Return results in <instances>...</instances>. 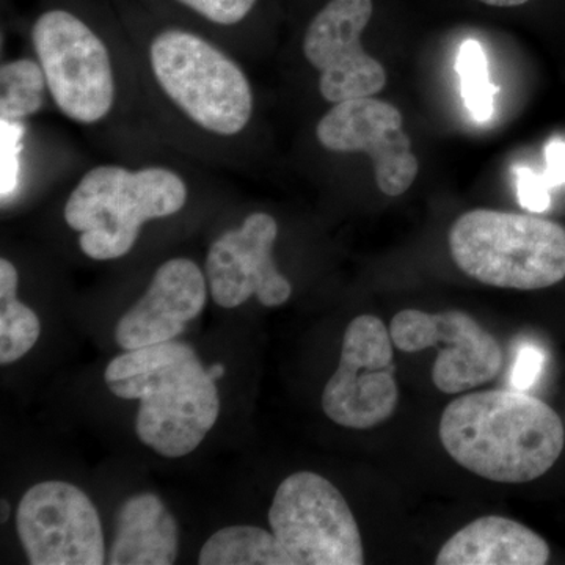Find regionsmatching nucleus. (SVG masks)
<instances>
[{
  "instance_id": "f257e3e1",
  "label": "nucleus",
  "mask_w": 565,
  "mask_h": 565,
  "mask_svg": "<svg viewBox=\"0 0 565 565\" xmlns=\"http://www.w3.org/2000/svg\"><path fill=\"white\" fill-rule=\"evenodd\" d=\"M441 445L471 473L523 484L545 475L564 449V424L550 405L519 390L457 397L441 415Z\"/></svg>"
},
{
  "instance_id": "f03ea898",
  "label": "nucleus",
  "mask_w": 565,
  "mask_h": 565,
  "mask_svg": "<svg viewBox=\"0 0 565 565\" xmlns=\"http://www.w3.org/2000/svg\"><path fill=\"white\" fill-rule=\"evenodd\" d=\"M104 379L115 396L140 401L136 433L169 459L195 451L221 414L214 379L180 341L126 351L107 364Z\"/></svg>"
},
{
  "instance_id": "7ed1b4c3",
  "label": "nucleus",
  "mask_w": 565,
  "mask_h": 565,
  "mask_svg": "<svg viewBox=\"0 0 565 565\" xmlns=\"http://www.w3.org/2000/svg\"><path fill=\"white\" fill-rule=\"evenodd\" d=\"M188 184L167 167H93L66 200L65 222L79 233L84 255L96 262L122 258L139 239L141 226L172 217L188 203Z\"/></svg>"
},
{
  "instance_id": "20e7f679",
  "label": "nucleus",
  "mask_w": 565,
  "mask_h": 565,
  "mask_svg": "<svg viewBox=\"0 0 565 565\" xmlns=\"http://www.w3.org/2000/svg\"><path fill=\"white\" fill-rule=\"evenodd\" d=\"M148 65L159 90L195 128L233 139L248 128L255 93L232 55L199 33L166 29L148 46Z\"/></svg>"
},
{
  "instance_id": "39448f33",
  "label": "nucleus",
  "mask_w": 565,
  "mask_h": 565,
  "mask_svg": "<svg viewBox=\"0 0 565 565\" xmlns=\"http://www.w3.org/2000/svg\"><path fill=\"white\" fill-rule=\"evenodd\" d=\"M449 250L463 274L494 288L534 291L565 278V228L514 212H465L449 230Z\"/></svg>"
},
{
  "instance_id": "423d86ee",
  "label": "nucleus",
  "mask_w": 565,
  "mask_h": 565,
  "mask_svg": "<svg viewBox=\"0 0 565 565\" xmlns=\"http://www.w3.org/2000/svg\"><path fill=\"white\" fill-rule=\"evenodd\" d=\"M31 39L57 109L82 126L106 120L117 103V77L102 36L71 11L55 9L40 14Z\"/></svg>"
},
{
  "instance_id": "0eeeda50",
  "label": "nucleus",
  "mask_w": 565,
  "mask_h": 565,
  "mask_svg": "<svg viewBox=\"0 0 565 565\" xmlns=\"http://www.w3.org/2000/svg\"><path fill=\"white\" fill-rule=\"evenodd\" d=\"M292 565H362L363 542L343 493L313 471L288 476L269 509Z\"/></svg>"
},
{
  "instance_id": "6e6552de",
  "label": "nucleus",
  "mask_w": 565,
  "mask_h": 565,
  "mask_svg": "<svg viewBox=\"0 0 565 565\" xmlns=\"http://www.w3.org/2000/svg\"><path fill=\"white\" fill-rule=\"evenodd\" d=\"M394 373V343L385 323L359 316L345 329L340 364L323 388V414L348 429L385 423L399 401Z\"/></svg>"
},
{
  "instance_id": "1a4fd4ad",
  "label": "nucleus",
  "mask_w": 565,
  "mask_h": 565,
  "mask_svg": "<svg viewBox=\"0 0 565 565\" xmlns=\"http://www.w3.org/2000/svg\"><path fill=\"white\" fill-rule=\"evenodd\" d=\"M17 530L32 565H102V520L79 487L63 481L31 487L17 511Z\"/></svg>"
},
{
  "instance_id": "9d476101",
  "label": "nucleus",
  "mask_w": 565,
  "mask_h": 565,
  "mask_svg": "<svg viewBox=\"0 0 565 565\" xmlns=\"http://www.w3.org/2000/svg\"><path fill=\"white\" fill-rule=\"evenodd\" d=\"M390 334L403 352L438 348L433 381L446 394H459L493 381L503 366V352L492 333L470 315L451 310L424 313L404 310L394 316Z\"/></svg>"
},
{
  "instance_id": "9b49d317",
  "label": "nucleus",
  "mask_w": 565,
  "mask_h": 565,
  "mask_svg": "<svg viewBox=\"0 0 565 565\" xmlns=\"http://www.w3.org/2000/svg\"><path fill=\"white\" fill-rule=\"evenodd\" d=\"M373 18V0H330L303 39L305 58L319 71V92L338 104L384 90L386 71L362 46Z\"/></svg>"
},
{
  "instance_id": "f8f14e48",
  "label": "nucleus",
  "mask_w": 565,
  "mask_h": 565,
  "mask_svg": "<svg viewBox=\"0 0 565 565\" xmlns=\"http://www.w3.org/2000/svg\"><path fill=\"white\" fill-rule=\"evenodd\" d=\"M316 136L332 152H366L385 195H404L418 177L419 162L404 132L403 114L393 104L373 96L333 104L319 120Z\"/></svg>"
},
{
  "instance_id": "ddd939ff",
  "label": "nucleus",
  "mask_w": 565,
  "mask_h": 565,
  "mask_svg": "<svg viewBox=\"0 0 565 565\" xmlns=\"http://www.w3.org/2000/svg\"><path fill=\"white\" fill-rule=\"evenodd\" d=\"M278 223L266 212H253L239 228L228 230L212 243L206 278L214 302L237 308L252 297L264 307L288 302L292 286L274 263Z\"/></svg>"
},
{
  "instance_id": "4468645a",
  "label": "nucleus",
  "mask_w": 565,
  "mask_h": 565,
  "mask_svg": "<svg viewBox=\"0 0 565 565\" xmlns=\"http://www.w3.org/2000/svg\"><path fill=\"white\" fill-rule=\"evenodd\" d=\"M207 278L192 259H169L156 270L147 292L121 316L115 340L125 351L172 341L202 313Z\"/></svg>"
},
{
  "instance_id": "2eb2a0df",
  "label": "nucleus",
  "mask_w": 565,
  "mask_h": 565,
  "mask_svg": "<svg viewBox=\"0 0 565 565\" xmlns=\"http://www.w3.org/2000/svg\"><path fill=\"white\" fill-rule=\"evenodd\" d=\"M550 546L530 527L504 519L482 516L452 535L435 559L438 565H544Z\"/></svg>"
},
{
  "instance_id": "dca6fc26",
  "label": "nucleus",
  "mask_w": 565,
  "mask_h": 565,
  "mask_svg": "<svg viewBox=\"0 0 565 565\" xmlns=\"http://www.w3.org/2000/svg\"><path fill=\"white\" fill-rule=\"evenodd\" d=\"M180 545L177 519L159 497L129 498L117 514V530L107 563L111 565L174 564Z\"/></svg>"
},
{
  "instance_id": "f3484780",
  "label": "nucleus",
  "mask_w": 565,
  "mask_h": 565,
  "mask_svg": "<svg viewBox=\"0 0 565 565\" xmlns=\"http://www.w3.org/2000/svg\"><path fill=\"white\" fill-rule=\"evenodd\" d=\"M202 565H292L277 535L263 527H223L207 539L200 552Z\"/></svg>"
},
{
  "instance_id": "a211bd4d",
  "label": "nucleus",
  "mask_w": 565,
  "mask_h": 565,
  "mask_svg": "<svg viewBox=\"0 0 565 565\" xmlns=\"http://www.w3.org/2000/svg\"><path fill=\"white\" fill-rule=\"evenodd\" d=\"M20 275L10 259H0V363L18 362L39 341L41 323L35 311L18 299Z\"/></svg>"
},
{
  "instance_id": "6ab92c4d",
  "label": "nucleus",
  "mask_w": 565,
  "mask_h": 565,
  "mask_svg": "<svg viewBox=\"0 0 565 565\" xmlns=\"http://www.w3.org/2000/svg\"><path fill=\"white\" fill-rule=\"evenodd\" d=\"M50 95L46 76L35 58L21 57L0 68V120L18 122L39 114Z\"/></svg>"
},
{
  "instance_id": "aec40b11",
  "label": "nucleus",
  "mask_w": 565,
  "mask_h": 565,
  "mask_svg": "<svg viewBox=\"0 0 565 565\" xmlns=\"http://www.w3.org/2000/svg\"><path fill=\"white\" fill-rule=\"evenodd\" d=\"M456 71L460 77V93L465 107L476 121L486 122L494 114V96L500 92L492 84L489 61L478 40H465L457 54Z\"/></svg>"
},
{
  "instance_id": "412c9836",
  "label": "nucleus",
  "mask_w": 565,
  "mask_h": 565,
  "mask_svg": "<svg viewBox=\"0 0 565 565\" xmlns=\"http://www.w3.org/2000/svg\"><path fill=\"white\" fill-rule=\"evenodd\" d=\"M545 170L515 167L516 195L525 210L545 212L552 204L553 189L565 185V140L553 139L545 147Z\"/></svg>"
},
{
  "instance_id": "4be33fe9",
  "label": "nucleus",
  "mask_w": 565,
  "mask_h": 565,
  "mask_svg": "<svg viewBox=\"0 0 565 565\" xmlns=\"http://www.w3.org/2000/svg\"><path fill=\"white\" fill-rule=\"evenodd\" d=\"M178 2L217 25L239 24L256 6V0H178Z\"/></svg>"
},
{
  "instance_id": "5701e85b",
  "label": "nucleus",
  "mask_w": 565,
  "mask_h": 565,
  "mask_svg": "<svg viewBox=\"0 0 565 565\" xmlns=\"http://www.w3.org/2000/svg\"><path fill=\"white\" fill-rule=\"evenodd\" d=\"M544 352L534 345H523L516 355L514 370H512V386L519 392H525L539 381L544 370Z\"/></svg>"
},
{
  "instance_id": "b1692460",
  "label": "nucleus",
  "mask_w": 565,
  "mask_h": 565,
  "mask_svg": "<svg viewBox=\"0 0 565 565\" xmlns=\"http://www.w3.org/2000/svg\"><path fill=\"white\" fill-rule=\"evenodd\" d=\"M479 2L487 3L492 7H519L523 3L530 2V0H479Z\"/></svg>"
},
{
  "instance_id": "393cba45",
  "label": "nucleus",
  "mask_w": 565,
  "mask_h": 565,
  "mask_svg": "<svg viewBox=\"0 0 565 565\" xmlns=\"http://www.w3.org/2000/svg\"><path fill=\"white\" fill-rule=\"evenodd\" d=\"M207 374H210L214 381H217V379H221L222 375L225 374V367H223L222 364H212L210 370H207Z\"/></svg>"
},
{
  "instance_id": "a878e982",
  "label": "nucleus",
  "mask_w": 565,
  "mask_h": 565,
  "mask_svg": "<svg viewBox=\"0 0 565 565\" xmlns=\"http://www.w3.org/2000/svg\"><path fill=\"white\" fill-rule=\"evenodd\" d=\"M10 515V504L7 503L6 500H2V523H6L9 520Z\"/></svg>"
}]
</instances>
